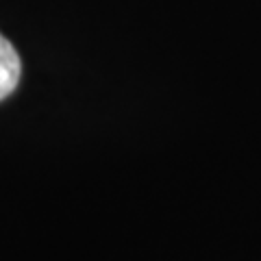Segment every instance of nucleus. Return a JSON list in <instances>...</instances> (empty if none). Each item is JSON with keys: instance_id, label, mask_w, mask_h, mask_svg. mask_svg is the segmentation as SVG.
<instances>
[{"instance_id": "nucleus-1", "label": "nucleus", "mask_w": 261, "mask_h": 261, "mask_svg": "<svg viewBox=\"0 0 261 261\" xmlns=\"http://www.w3.org/2000/svg\"><path fill=\"white\" fill-rule=\"evenodd\" d=\"M22 74V61L15 53L13 44L5 35H0V100L15 92Z\"/></svg>"}]
</instances>
